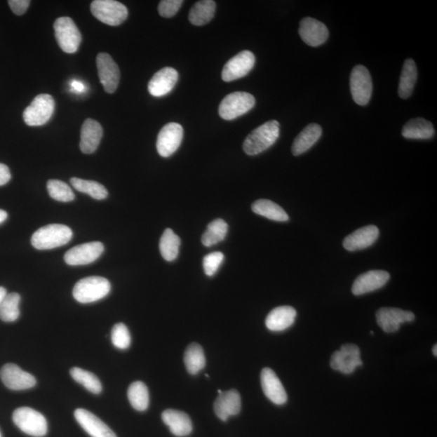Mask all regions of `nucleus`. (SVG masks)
I'll list each match as a JSON object with an SVG mask.
<instances>
[{"label":"nucleus","instance_id":"f257e3e1","mask_svg":"<svg viewBox=\"0 0 437 437\" xmlns=\"http://www.w3.org/2000/svg\"><path fill=\"white\" fill-rule=\"evenodd\" d=\"M72 236V230L67 226L52 224L36 230L32 236L31 243L36 250H52L67 244Z\"/></svg>","mask_w":437,"mask_h":437},{"label":"nucleus","instance_id":"f03ea898","mask_svg":"<svg viewBox=\"0 0 437 437\" xmlns=\"http://www.w3.org/2000/svg\"><path fill=\"white\" fill-rule=\"evenodd\" d=\"M280 136V123L271 120L259 126L246 137L243 150L249 156H255L269 149Z\"/></svg>","mask_w":437,"mask_h":437},{"label":"nucleus","instance_id":"7ed1b4c3","mask_svg":"<svg viewBox=\"0 0 437 437\" xmlns=\"http://www.w3.org/2000/svg\"><path fill=\"white\" fill-rule=\"evenodd\" d=\"M112 290V285L107 278L90 276L78 281L73 288V297L78 302L89 304L100 301L107 297Z\"/></svg>","mask_w":437,"mask_h":437},{"label":"nucleus","instance_id":"20e7f679","mask_svg":"<svg viewBox=\"0 0 437 437\" xmlns=\"http://www.w3.org/2000/svg\"><path fill=\"white\" fill-rule=\"evenodd\" d=\"M13 422L25 434L42 437L48 431V424L44 415L30 408H20L13 415Z\"/></svg>","mask_w":437,"mask_h":437},{"label":"nucleus","instance_id":"39448f33","mask_svg":"<svg viewBox=\"0 0 437 437\" xmlns=\"http://www.w3.org/2000/svg\"><path fill=\"white\" fill-rule=\"evenodd\" d=\"M255 105L253 95L236 92L227 95L219 107V114L224 120H234L249 112Z\"/></svg>","mask_w":437,"mask_h":437},{"label":"nucleus","instance_id":"423d86ee","mask_svg":"<svg viewBox=\"0 0 437 437\" xmlns=\"http://www.w3.org/2000/svg\"><path fill=\"white\" fill-rule=\"evenodd\" d=\"M55 100L49 94H39L30 105L25 109V123L30 126L46 124L55 112Z\"/></svg>","mask_w":437,"mask_h":437},{"label":"nucleus","instance_id":"0eeeda50","mask_svg":"<svg viewBox=\"0 0 437 437\" xmlns=\"http://www.w3.org/2000/svg\"><path fill=\"white\" fill-rule=\"evenodd\" d=\"M91 12L102 23L112 26L123 24L128 17L125 5L114 0H95L91 4Z\"/></svg>","mask_w":437,"mask_h":437},{"label":"nucleus","instance_id":"6e6552de","mask_svg":"<svg viewBox=\"0 0 437 437\" xmlns=\"http://www.w3.org/2000/svg\"><path fill=\"white\" fill-rule=\"evenodd\" d=\"M55 38L60 48L67 53H76L81 43V34L76 25L70 18L63 17L54 24Z\"/></svg>","mask_w":437,"mask_h":437},{"label":"nucleus","instance_id":"1a4fd4ad","mask_svg":"<svg viewBox=\"0 0 437 437\" xmlns=\"http://www.w3.org/2000/svg\"><path fill=\"white\" fill-rule=\"evenodd\" d=\"M350 88L352 98L359 105H366L372 93V82L370 72L365 66L358 65L351 74Z\"/></svg>","mask_w":437,"mask_h":437},{"label":"nucleus","instance_id":"9d476101","mask_svg":"<svg viewBox=\"0 0 437 437\" xmlns=\"http://www.w3.org/2000/svg\"><path fill=\"white\" fill-rule=\"evenodd\" d=\"M362 365L359 347L351 344L342 346L340 350L334 352L330 359L331 368L344 375H351Z\"/></svg>","mask_w":437,"mask_h":437},{"label":"nucleus","instance_id":"9b49d317","mask_svg":"<svg viewBox=\"0 0 437 437\" xmlns=\"http://www.w3.org/2000/svg\"><path fill=\"white\" fill-rule=\"evenodd\" d=\"M105 247L102 242L93 241L73 247L65 255L67 265L83 266L90 264L103 254Z\"/></svg>","mask_w":437,"mask_h":437},{"label":"nucleus","instance_id":"f8f14e48","mask_svg":"<svg viewBox=\"0 0 437 437\" xmlns=\"http://www.w3.org/2000/svg\"><path fill=\"white\" fill-rule=\"evenodd\" d=\"M255 65V55L250 51H241L226 63L221 76L225 82L238 80L248 75Z\"/></svg>","mask_w":437,"mask_h":437},{"label":"nucleus","instance_id":"ddd939ff","mask_svg":"<svg viewBox=\"0 0 437 437\" xmlns=\"http://www.w3.org/2000/svg\"><path fill=\"white\" fill-rule=\"evenodd\" d=\"M183 139V128L180 124L170 123L163 128L157 137L156 149L162 157H170L180 147Z\"/></svg>","mask_w":437,"mask_h":437},{"label":"nucleus","instance_id":"4468645a","mask_svg":"<svg viewBox=\"0 0 437 437\" xmlns=\"http://www.w3.org/2000/svg\"><path fill=\"white\" fill-rule=\"evenodd\" d=\"M97 67L100 81L105 91L114 93L120 81V71L117 63L107 53H100L97 57Z\"/></svg>","mask_w":437,"mask_h":437},{"label":"nucleus","instance_id":"2eb2a0df","mask_svg":"<svg viewBox=\"0 0 437 437\" xmlns=\"http://www.w3.org/2000/svg\"><path fill=\"white\" fill-rule=\"evenodd\" d=\"M0 377L4 385L12 391H25L36 384L33 375L14 364L5 365L0 371Z\"/></svg>","mask_w":437,"mask_h":437},{"label":"nucleus","instance_id":"dca6fc26","mask_svg":"<svg viewBox=\"0 0 437 437\" xmlns=\"http://www.w3.org/2000/svg\"><path fill=\"white\" fill-rule=\"evenodd\" d=\"M415 318V314L412 312L404 311L396 308H382L377 313V322L386 333L396 332L400 325L413 322Z\"/></svg>","mask_w":437,"mask_h":437},{"label":"nucleus","instance_id":"f3484780","mask_svg":"<svg viewBox=\"0 0 437 437\" xmlns=\"http://www.w3.org/2000/svg\"><path fill=\"white\" fill-rule=\"evenodd\" d=\"M299 34L304 43L314 47L325 43L329 36L328 27L321 21L311 18L302 20Z\"/></svg>","mask_w":437,"mask_h":437},{"label":"nucleus","instance_id":"a211bd4d","mask_svg":"<svg viewBox=\"0 0 437 437\" xmlns=\"http://www.w3.org/2000/svg\"><path fill=\"white\" fill-rule=\"evenodd\" d=\"M389 278L391 276L385 271H370L362 274L356 278L354 285H352V293L355 296H361V295L378 290V289L386 285Z\"/></svg>","mask_w":437,"mask_h":437},{"label":"nucleus","instance_id":"6ab92c4d","mask_svg":"<svg viewBox=\"0 0 437 437\" xmlns=\"http://www.w3.org/2000/svg\"><path fill=\"white\" fill-rule=\"evenodd\" d=\"M261 384L263 393L271 402L283 405L288 400L287 393L280 379L269 368H263L261 372Z\"/></svg>","mask_w":437,"mask_h":437},{"label":"nucleus","instance_id":"aec40b11","mask_svg":"<svg viewBox=\"0 0 437 437\" xmlns=\"http://www.w3.org/2000/svg\"><path fill=\"white\" fill-rule=\"evenodd\" d=\"M178 80V73L172 67H164L157 72L149 83V92L152 96L160 98L170 93Z\"/></svg>","mask_w":437,"mask_h":437},{"label":"nucleus","instance_id":"412c9836","mask_svg":"<svg viewBox=\"0 0 437 437\" xmlns=\"http://www.w3.org/2000/svg\"><path fill=\"white\" fill-rule=\"evenodd\" d=\"M75 418L82 429L92 437H117L103 421L84 409H77Z\"/></svg>","mask_w":437,"mask_h":437},{"label":"nucleus","instance_id":"4be33fe9","mask_svg":"<svg viewBox=\"0 0 437 437\" xmlns=\"http://www.w3.org/2000/svg\"><path fill=\"white\" fill-rule=\"evenodd\" d=\"M241 408L240 394L236 389L220 394L214 403L215 413L222 421H227L229 417L238 415Z\"/></svg>","mask_w":437,"mask_h":437},{"label":"nucleus","instance_id":"5701e85b","mask_svg":"<svg viewBox=\"0 0 437 437\" xmlns=\"http://www.w3.org/2000/svg\"><path fill=\"white\" fill-rule=\"evenodd\" d=\"M103 129L101 124L91 119H86L81 128L80 149L84 154L96 152L101 143Z\"/></svg>","mask_w":437,"mask_h":437},{"label":"nucleus","instance_id":"b1692460","mask_svg":"<svg viewBox=\"0 0 437 437\" xmlns=\"http://www.w3.org/2000/svg\"><path fill=\"white\" fill-rule=\"evenodd\" d=\"M378 236V228L375 225H368L347 236L344 241V247L349 251L364 250L375 244Z\"/></svg>","mask_w":437,"mask_h":437},{"label":"nucleus","instance_id":"393cba45","mask_svg":"<svg viewBox=\"0 0 437 437\" xmlns=\"http://www.w3.org/2000/svg\"><path fill=\"white\" fill-rule=\"evenodd\" d=\"M161 417L163 422L170 428L173 435L183 437L191 433L193 425L187 414L180 410L168 409L162 413Z\"/></svg>","mask_w":437,"mask_h":437},{"label":"nucleus","instance_id":"a878e982","mask_svg":"<svg viewBox=\"0 0 437 437\" xmlns=\"http://www.w3.org/2000/svg\"><path fill=\"white\" fill-rule=\"evenodd\" d=\"M296 309L291 307H281L271 310L266 318V325L271 331H283L290 328L296 320Z\"/></svg>","mask_w":437,"mask_h":437},{"label":"nucleus","instance_id":"bb28decb","mask_svg":"<svg viewBox=\"0 0 437 437\" xmlns=\"http://www.w3.org/2000/svg\"><path fill=\"white\" fill-rule=\"evenodd\" d=\"M322 134L323 130L319 125H308L295 139L292 146L293 154L300 156L304 154L317 143Z\"/></svg>","mask_w":437,"mask_h":437},{"label":"nucleus","instance_id":"cd10ccee","mask_svg":"<svg viewBox=\"0 0 437 437\" xmlns=\"http://www.w3.org/2000/svg\"><path fill=\"white\" fill-rule=\"evenodd\" d=\"M402 135L410 140H429L435 135L433 125L422 118L410 120L404 125Z\"/></svg>","mask_w":437,"mask_h":437},{"label":"nucleus","instance_id":"c85d7f7f","mask_svg":"<svg viewBox=\"0 0 437 437\" xmlns=\"http://www.w3.org/2000/svg\"><path fill=\"white\" fill-rule=\"evenodd\" d=\"M417 67L415 61L410 59L405 61L398 86L400 98L408 99L412 96L415 84L417 81Z\"/></svg>","mask_w":437,"mask_h":437},{"label":"nucleus","instance_id":"c756f323","mask_svg":"<svg viewBox=\"0 0 437 437\" xmlns=\"http://www.w3.org/2000/svg\"><path fill=\"white\" fill-rule=\"evenodd\" d=\"M217 4L213 0H203L194 5L189 13V20L194 25L202 26L214 18Z\"/></svg>","mask_w":437,"mask_h":437},{"label":"nucleus","instance_id":"7c9ffc66","mask_svg":"<svg viewBox=\"0 0 437 437\" xmlns=\"http://www.w3.org/2000/svg\"><path fill=\"white\" fill-rule=\"evenodd\" d=\"M252 210L255 214L271 220L278 221V222H285L289 220L285 210L271 200H257L252 204Z\"/></svg>","mask_w":437,"mask_h":437},{"label":"nucleus","instance_id":"2f4dec72","mask_svg":"<svg viewBox=\"0 0 437 437\" xmlns=\"http://www.w3.org/2000/svg\"><path fill=\"white\" fill-rule=\"evenodd\" d=\"M184 362L189 375H196L206 365L203 347L196 343L189 345L184 356Z\"/></svg>","mask_w":437,"mask_h":437},{"label":"nucleus","instance_id":"473e14b6","mask_svg":"<svg viewBox=\"0 0 437 437\" xmlns=\"http://www.w3.org/2000/svg\"><path fill=\"white\" fill-rule=\"evenodd\" d=\"M128 397L134 409L144 412L149 408V393L144 382H135L128 388Z\"/></svg>","mask_w":437,"mask_h":437},{"label":"nucleus","instance_id":"72a5a7b5","mask_svg":"<svg viewBox=\"0 0 437 437\" xmlns=\"http://www.w3.org/2000/svg\"><path fill=\"white\" fill-rule=\"evenodd\" d=\"M181 240L170 229L165 230L160 240V251L163 259L168 262L175 260L179 254Z\"/></svg>","mask_w":437,"mask_h":437},{"label":"nucleus","instance_id":"f704fd0d","mask_svg":"<svg viewBox=\"0 0 437 437\" xmlns=\"http://www.w3.org/2000/svg\"><path fill=\"white\" fill-rule=\"evenodd\" d=\"M228 224L222 219H217L210 222L202 236V242L205 246L210 247L224 241L227 235Z\"/></svg>","mask_w":437,"mask_h":437},{"label":"nucleus","instance_id":"c9c22d12","mask_svg":"<svg viewBox=\"0 0 437 437\" xmlns=\"http://www.w3.org/2000/svg\"><path fill=\"white\" fill-rule=\"evenodd\" d=\"M71 184L76 191L87 194L94 199L103 200L108 197L109 193L107 188L97 182L72 177Z\"/></svg>","mask_w":437,"mask_h":437},{"label":"nucleus","instance_id":"e433bc0d","mask_svg":"<svg viewBox=\"0 0 437 437\" xmlns=\"http://www.w3.org/2000/svg\"><path fill=\"white\" fill-rule=\"evenodd\" d=\"M70 375L74 380L80 383L89 392L99 394L102 391V383L93 373L75 367L70 370Z\"/></svg>","mask_w":437,"mask_h":437},{"label":"nucleus","instance_id":"4c0bfd02","mask_svg":"<svg viewBox=\"0 0 437 437\" xmlns=\"http://www.w3.org/2000/svg\"><path fill=\"white\" fill-rule=\"evenodd\" d=\"M20 296L18 293L8 294L0 305V319L5 323H13L20 317L19 304Z\"/></svg>","mask_w":437,"mask_h":437},{"label":"nucleus","instance_id":"58836bf2","mask_svg":"<svg viewBox=\"0 0 437 437\" xmlns=\"http://www.w3.org/2000/svg\"><path fill=\"white\" fill-rule=\"evenodd\" d=\"M47 189H48L50 196L56 201L67 203L75 199V194L65 182L52 179L47 182Z\"/></svg>","mask_w":437,"mask_h":437},{"label":"nucleus","instance_id":"ea45409f","mask_svg":"<svg viewBox=\"0 0 437 437\" xmlns=\"http://www.w3.org/2000/svg\"><path fill=\"white\" fill-rule=\"evenodd\" d=\"M112 340L114 346L119 349H128L131 343L130 334L123 323L116 324L112 331Z\"/></svg>","mask_w":437,"mask_h":437},{"label":"nucleus","instance_id":"a19ab883","mask_svg":"<svg viewBox=\"0 0 437 437\" xmlns=\"http://www.w3.org/2000/svg\"><path fill=\"white\" fill-rule=\"evenodd\" d=\"M224 260V255L221 252H214L204 257L203 269L208 276H213Z\"/></svg>","mask_w":437,"mask_h":437},{"label":"nucleus","instance_id":"79ce46f5","mask_svg":"<svg viewBox=\"0 0 437 437\" xmlns=\"http://www.w3.org/2000/svg\"><path fill=\"white\" fill-rule=\"evenodd\" d=\"M182 4V0H162L158 6V12L161 17L170 18L177 14Z\"/></svg>","mask_w":437,"mask_h":437},{"label":"nucleus","instance_id":"37998d69","mask_svg":"<svg viewBox=\"0 0 437 437\" xmlns=\"http://www.w3.org/2000/svg\"><path fill=\"white\" fill-rule=\"evenodd\" d=\"M30 1L29 0H10L8 5L12 9L13 13L21 15L25 13L29 7Z\"/></svg>","mask_w":437,"mask_h":437},{"label":"nucleus","instance_id":"c03bdc74","mask_svg":"<svg viewBox=\"0 0 437 437\" xmlns=\"http://www.w3.org/2000/svg\"><path fill=\"white\" fill-rule=\"evenodd\" d=\"M11 180V173L6 165L0 163V187L6 185Z\"/></svg>","mask_w":437,"mask_h":437},{"label":"nucleus","instance_id":"a18cd8bd","mask_svg":"<svg viewBox=\"0 0 437 437\" xmlns=\"http://www.w3.org/2000/svg\"><path fill=\"white\" fill-rule=\"evenodd\" d=\"M71 86L72 90L77 93H83L84 91V89H86L83 83L77 81H73L71 83Z\"/></svg>","mask_w":437,"mask_h":437},{"label":"nucleus","instance_id":"49530a36","mask_svg":"<svg viewBox=\"0 0 437 437\" xmlns=\"http://www.w3.org/2000/svg\"><path fill=\"white\" fill-rule=\"evenodd\" d=\"M8 293L6 289L4 287H0V305H1L4 300L6 297Z\"/></svg>","mask_w":437,"mask_h":437},{"label":"nucleus","instance_id":"de8ad7c7","mask_svg":"<svg viewBox=\"0 0 437 437\" xmlns=\"http://www.w3.org/2000/svg\"><path fill=\"white\" fill-rule=\"evenodd\" d=\"M8 218V213L5 210L0 209V224L4 222Z\"/></svg>","mask_w":437,"mask_h":437},{"label":"nucleus","instance_id":"09e8293b","mask_svg":"<svg viewBox=\"0 0 437 437\" xmlns=\"http://www.w3.org/2000/svg\"><path fill=\"white\" fill-rule=\"evenodd\" d=\"M433 355L436 357V356H437V346H436V344L433 347Z\"/></svg>","mask_w":437,"mask_h":437},{"label":"nucleus","instance_id":"8fccbe9b","mask_svg":"<svg viewBox=\"0 0 437 437\" xmlns=\"http://www.w3.org/2000/svg\"><path fill=\"white\" fill-rule=\"evenodd\" d=\"M0 437H2L1 433H0Z\"/></svg>","mask_w":437,"mask_h":437}]
</instances>
